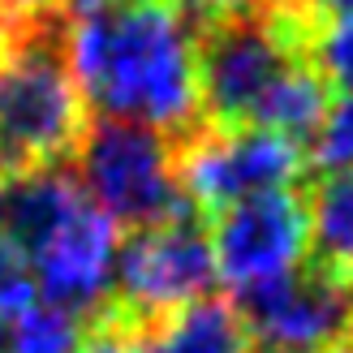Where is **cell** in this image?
Segmentation results:
<instances>
[{
	"label": "cell",
	"instance_id": "44dd1931",
	"mask_svg": "<svg viewBox=\"0 0 353 353\" xmlns=\"http://www.w3.org/2000/svg\"><path fill=\"white\" fill-rule=\"evenodd\" d=\"M5 5L22 17H34V13H65L69 0H5Z\"/></svg>",
	"mask_w": 353,
	"mask_h": 353
},
{
	"label": "cell",
	"instance_id": "e0dca14e",
	"mask_svg": "<svg viewBox=\"0 0 353 353\" xmlns=\"http://www.w3.org/2000/svg\"><path fill=\"white\" fill-rule=\"evenodd\" d=\"M82 353H155L151 349V327H138L130 319H121L112 306H103L86 319Z\"/></svg>",
	"mask_w": 353,
	"mask_h": 353
},
{
	"label": "cell",
	"instance_id": "9c48e42d",
	"mask_svg": "<svg viewBox=\"0 0 353 353\" xmlns=\"http://www.w3.org/2000/svg\"><path fill=\"white\" fill-rule=\"evenodd\" d=\"M121 250V228L86 199L39 250L30 254L34 289L48 306L91 319L112 297V272Z\"/></svg>",
	"mask_w": 353,
	"mask_h": 353
},
{
	"label": "cell",
	"instance_id": "8fae6325",
	"mask_svg": "<svg viewBox=\"0 0 353 353\" xmlns=\"http://www.w3.org/2000/svg\"><path fill=\"white\" fill-rule=\"evenodd\" d=\"M155 353H254L241 314L224 297H199L151 327Z\"/></svg>",
	"mask_w": 353,
	"mask_h": 353
},
{
	"label": "cell",
	"instance_id": "5bb4252c",
	"mask_svg": "<svg viewBox=\"0 0 353 353\" xmlns=\"http://www.w3.org/2000/svg\"><path fill=\"white\" fill-rule=\"evenodd\" d=\"M302 61L319 74L332 95H353V17H310L302 5Z\"/></svg>",
	"mask_w": 353,
	"mask_h": 353
},
{
	"label": "cell",
	"instance_id": "7c38bea8",
	"mask_svg": "<svg viewBox=\"0 0 353 353\" xmlns=\"http://www.w3.org/2000/svg\"><path fill=\"white\" fill-rule=\"evenodd\" d=\"M327 108H332V86L306 61H293L254 103L250 125L272 130L280 138H293V143H310L314 130L323 125Z\"/></svg>",
	"mask_w": 353,
	"mask_h": 353
},
{
	"label": "cell",
	"instance_id": "8992f818",
	"mask_svg": "<svg viewBox=\"0 0 353 353\" xmlns=\"http://www.w3.org/2000/svg\"><path fill=\"white\" fill-rule=\"evenodd\" d=\"M176 176L203 220L254 194L293 190L306 176V147L259 125L211 130L199 125L176 143Z\"/></svg>",
	"mask_w": 353,
	"mask_h": 353
},
{
	"label": "cell",
	"instance_id": "ac0fdd59",
	"mask_svg": "<svg viewBox=\"0 0 353 353\" xmlns=\"http://www.w3.org/2000/svg\"><path fill=\"white\" fill-rule=\"evenodd\" d=\"M34 302H39V289H34L30 259L17 250L9 237H0V323L17 319V314L30 310Z\"/></svg>",
	"mask_w": 353,
	"mask_h": 353
},
{
	"label": "cell",
	"instance_id": "52a82bcc",
	"mask_svg": "<svg viewBox=\"0 0 353 353\" xmlns=\"http://www.w3.org/2000/svg\"><path fill=\"white\" fill-rule=\"evenodd\" d=\"M216 280L220 276L211 259L207 224L199 216H185L130 233V241H121L108 306L138 327H155L164 314L211 297Z\"/></svg>",
	"mask_w": 353,
	"mask_h": 353
},
{
	"label": "cell",
	"instance_id": "277c9868",
	"mask_svg": "<svg viewBox=\"0 0 353 353\" xmlns=\"http://www.w3.org/2000/svg\"><path fill=\"white\" fill-rule=\"evenodd\" d=\"M293 61H302V13L293 0L194 26L199 121L211 130L250 125L254 103Z\"/></svg>",
	"mask_w": 353,
	"mask_h": 353
},
{
	"label": "cell",
	"instance_id": "ba28073f",
	"mask_svg": "<svg viewBox=\"0 0 353 353\" xmlns=\"http://www.w3.org/2000/svg\"><path fill=\"white\" fill-rule=\"evenodd\" d=\"M207 224L216 276L224 285H254L280 272H293L310 254V216L302 190L254 194L216 211Z\"/></svg>",
	"mask_w": 353,
	"mask_h": 353
},
{
	"label": "cell",
	"instance_id": "5b68a950",
	"mask_svg": "<svg viewBox=\"0 0 353 353\" xmlns=\"http://www.w3.org/2000/svg\"><path fill=\"white\" fill-rule=\"evenodd\" d=\"M254 353H332L353 336V276L323 263H297L254 285L233 289Z\"/></svg>",
	"mask_w": 353,
	"mask_h": 353
},
{
	"label": "cell",
	"instance_id": "30bf717a",
	"mask_svg": "<svg viewBox=\"0 0 353 353\" xmlns=\"http://www.w3.org/2000/svg\"><path fill=\"white\" fill-rule=\"evenodd\" d=\"M86 203V190L69 164L0 176V237H9L26 259Z\"/></svg>",
	"mask_w": 353,
	"mask_h": 353
},
{
	"label": "cell",
	"instance_id": "6da1fadb",
	"mask_svg": "<svg viewBox=\"0 0 353 353\" xmlns=\"http://www.w3.org/2000/svg\"><path fill=\"white\" fill-rule=\"evenodd\" d=\"M69 69L103 121H130L190 138L199 121L194 26L176 0H112L108 9L69 17Z\"/></svg>",
	"mask_w": 353,
	"mask_h": 353
},
{
	"label": "cell",
	"instance_id": "2e32d148",
	"mask_svg": "<svg viewBox=\"0 0 353 353\" xmlns=\"http://www.w3.org/2000/svg\"><path fill=\"white\" fill-rule=\"evenodd\" d=\"M306 164H314L319 176L353 172V95L332 99L323 125L314 130L310 147H306Z\"/></svg>",
	"mask_w": 353,
	"mask_h": 353
},
{
	"label": "cell",
	"instance_id": "3957f363",
	"mask_svg": "<svg viewBox=\"0 0 353 353\" xmlns=\"http://www.w3.org/2000/svg\"><path fill=\"white\" fill-rule=\"evenodd\" d=\"M69 168L86 199L130 233L199 216L176 176V143L160 130L95 117L86 121Z\"/></svg>",
	"mask_w": 353,
	"mask_h": 353
},
{
	"label": "cell",
	"instance_id": "d6986e66",
	"mask_svg": "<svg viewBox=\"0 0 353 353\" xmlns=\"http://www.w3.org/2000/svg\"><path fill=\"white\" fill-rule=\"evenodd\" d=\"M176 5L190 17V26H207V22H220V17L254 13V9L268 5V0H176Z\"/></svg>",
	"mask_w": 353,
	"mask_h": 353
},
{
	"label": "cell",
	"instance_id": "4fadbf2b",
	"mask_svg": "<svg viewBox=\"0 0 353 353\" xmlns=\"http://www.w3.org/2000/svg\"><path fill=\"white\" fill-rule=\"evenodd\" d=\"M310 216V263L353 276V172L319 176L306 190Z\"/></svg>",
	"mask_w": 353,
	"mask_h": 353
},
{
	"label": "cell",
	"instance_id": "ffe728a7",
	"mask_svg": "<svg viewBox=\"0 0 353 353\" xmlns=\"http://www.w3.org/2000/svg\"><path fill=\"white\" fill-rule=\"evenodd\" d=\"M310 17H353V0H293Z\"/></svg>",
	"mask_w": 353,
	"mask_h": 353
},
{
	"label": "cell",
	"instance_id": "9a60e30c",
	"mask_svg": "<svg viewBox=\"0 0 353 353\" xmlns=\"http://www.w3.org/2000/svg\"><path fill=\"white\" fill-rule=\"evenodd\" d=\"M5 327H9V336L0 353H82L86 345V319H78V314H69L61 306H48V302H34Z\"/></svg>",
	"mask_w": 353,
	"mask_h": 353
},
{
	"label": "cell",
	"instance_id": "7402d4cb",
	"mask_svg": "<svg viewBox=\"0 0 353 353\" xmlns=\"http://www.w3.org/2000/svg\"><path fill=\"white\" fill-rule=\"evenodd\" d=\"M17 17H22V13H13L5 0H0V52H5V43H9V34H13V26H17Z\"/></svg>",
	"mask_w": 353,
	"mask_h": 353
},
{
	"label": "cell",
	"instance_id": "7a4b0ae2",
	"mask_svg": "<svg viewBox=\"0 0 353 353\" xmlns=\"http://www.w3.org/2000/svg\"><path fill=\"white\" fill-rule=\"evenodd\" d=\"M69 13L17 17L0 52V176L69 164L86 99L69 69Z\"/></svg>",
	"mask_w": 353,
	"mask_h": 353
}]
</instances>
